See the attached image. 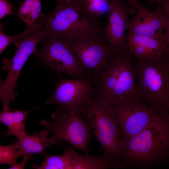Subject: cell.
I'll return each mask as SVG.
<instances>
[{
    "instance_id": "cell-23",
    "label": "cell",
    "mask_w": 169,
    "mask_h": 169,
    "mask_svg": "<svg viewBox=\"0 0 169 169\" xmlns=\"http://www.w3.org/2000/svg\"><path fill=\"white\" fill-rule=\"evenodd\" d=\"M13 9L12 3H9L7 0H0V20L6 15L15 14Z\"/></svg>"
},
{
    "instance_id": "cell-29",
    "label": "cell",
    "mask_w": 169,
    "mask_h": 169,
    "mask_svg": "<svg viewBox=\"0 0 169 169\" xmlns=\"http://www.w3.org/2000/svg\"><path fill=\"white\" fill-rule=\"evenodd\" d=\"M165 108L167 110L168 112V118L169 119V99L166 102L165 105Z\"/></svg>"
},
{
    "instance_id": "cell-17",
    "label": "cell",
    "mask_w": 169,
    "mask_h": 169,
    "mask_svg": "<svg viewBox=\"0 0 169 169\" xmlns=\"http://www.w3.org/2000/svg\"><path fill=\"white\" fill-rule=\"evenodd\" d=\"M18 138L17 143L21 157L27 154L44 153L46 147L40 134L35 132L30 135L27 134Z\"/></svg>"
},
{
    "instance_id": "cell-11",
    "label": "cell",
    "mask_w": 169,
    "mask_h": 169,
    "mask_svg": "<svg viewBox=\"0 0 169 169\" xmlns=\"http://www.w3.org/2000/svg\"><path fill=\"white\" fill-rule=\"evenodd\" d=\"M95 85L87 78L68 79L60 76L45 104L56 105L57 109L67 112L78 114L80 107L95 97Z\"/></svg>"
},
{
    "instance_id": "cell-16",
    "label": "cell",
    "mask_w": 169,
    "mask_h": 169,
    "mask_svg": "<svg viewBox=\"0 0 169 169\" xmlns=\"http://www.w3.org/2000/svg\"><path fill=\"white\" fill-rule=\"evenodd\" d=\"M80 14L94 25H101L99 17L110 10L114 0H75Z\"/></svg>"
},
{
    "instance_id": "cell-24",
    "label": "cell",
    "mask_w": 169,
    "mask_h": 169,
    "mask_svg": "<svg viewBox=\"0 0 169 169\" xmlns=\"http://www.w3.org/2000/svg\"><path fill=\"white\" fill-rule=\"evenodd\" d=\"M24 158L20 163H16L15 165L10 167L9 169H24L27 162L31 160L33 157L32 154H27L25 155Z\"/></svg>"
},
{
    "instance_id": "cell-3",
    "label": "cell",
    "mask_w": 169,
    "mask_h": 169,
    "mask_svg": "<svg viewBox=\"0 0 169 169\" xmlns=\"http://www.w3.org/2000/svg\"><path fill=\"white\" fill-rule=\"evenodd\" d=\"M78 113L85 118L91 132L105 152L115 159H124L126 139L123 138L116 121L112 105L101 101L95 96L83 104Z\"/></svg>"
},
{
    "instance_id": "cell-7",
    "label": "cell",
    "mask_w": 169,
    "mask_h": 169,
    "mask_svg": "<svg viewBox=\"0 0 169 169\" xmlns=\"http://www.w3.org/2000/svg\"><path fill=\"white\" fill-rule=\"evenodd\" d=\"M46 35L43 28L26 29L13 42L16 51L11 59L3 60L2 68L8 71L7 78L0 86V99L3 102V110H10V103L18 94L15 89L20 73L30 55L38 51L37 46Z\"/></svg>"
},
{
    "instance_id": "cell-10",
    "label": "cell",
    "mask_w": 169,
    "mask_h": 169,
    "mask_svg": "<svg viewBox=\"0 0 169 169\" xmlns=\"http://www.w3.org/2000/svg\"><path fill=\"white\" fill-rule=\"evenodd\" d=\"M112 106L115 118L124 139L141 131L157 112L139 95L130 97Z\"/></svg>"
},
{
    "instance_id": "cell-12",
    "label": "cell",
    "mask_w": 169,
    "mask_h": 169,
    "mask_svg": "<svg viewBox=\"0 0 169 169\" xmlns=\"http://www.w3.org/2000/svg\"><path fill=\"white\" fill-rule=\"evenodd\" d=\"M61 156H53L51 163L54 169H108L125 168V163L123 159L111 157L106 153L93 157L82 155L72 147L64 146Z\"/></svg>"
},
{
    "instance_id": "cell-15",
    "label": "cell",
    "mask_w": 169,
    "mask_h": 169,
    "mask_svg": "<svg viewBox=\"0 0 169 169\" xmlns=\"http://www.w3.org/2000/svg\"><path fill=\"white\" fill-rule=\"evenodd\" d=\"M125 36L133 54L138 59L164 55L168 47L162 37L154 38L128 33Z\"/></svg>"
},
{
    "instance_id": "cell-30",
    "label": "cell",
    "mask_w": 169,
    "mask_h": 169,
    "mask_svg": "<svg viewBox=\"0 0 169 169\" xmlns=\"http://www.w3.org/2000/svg\"><path fill=\"white\" fill-rule=\"evenodd\" d=\"M165 54L167 58L169 64V46H168L167 50Z\"/></svg>"
},
{
    "instance_id": "cell-13",
    "label": "cell",
    "mask_w": 169,
    "mask_h": 169,
    "mask_svg": "<svg viewBox=\"0 0 169 169\" xmlns=\"http://www.w3.org/2000/svg\"><path fill=\"white\" fill-rule=\"evenodd\" d=\"M135 16L129 20L128 33L160 38L169 26V17L161 8L153 11L138 3Z\"/></svg>"
},
{
    "instance_id": "cell-8",
    "label": "cell",
    "mask_w": 169,
    "mask_h": 169,
    "mask_svg": "<svg viewBox=\"0 0 169 169\" xmlns=\"http://www.w3.org/2000/svg\"><path fill=\"white\" fill-rule=\"evenodd\" d=\"M67 40L81 66L95 86L116 50L105 40L103 30Z\"/></svg>"
},
{
    "instance_id": "cell-19",
    "label": "cell",
    "mask_w": 169,
    "mask_h": 169,
    "mask_svg": "<svg viewBox=\"0 0 169 169\" xmlns=\"http://www.w3.org/2000/svg\"><path fill=\"white\" fill-rule=\"evenodd\" d=\"M21 156L17 141L9 145H0V164H6L12 166L17 163V160Z\"/></svg>"
},
{
    "instance_id": "cell-1",
    "label": "cell",
    "mask_w": 169,
    "mask_h": 169,
    "mask_svg": "<svg viewBox=\"0 0 169 169\" xmlns=\"http://www.w3.org/2000/svg\"><path fill=\"white\" fill-rule=\"evenodd\" d=\"M166 109L157 111L149 124L126 139L124 156L128 166L148 169L169 156V119Z\"/></svg>"
},
{
    "instance_id": "cell-9",
    "label": "cell",
    "mask_w": 169,
    "mask_h": 169,
    "mask_svg": "<svg viewBox=\"0 0 169 169\" xmlns=\"http://www.w3.org/2000/svg\"><path fill=\"white\" fill-rule=\"evenodd\" d=\"M41 48L35 55L39 63L51 70L74 78L89 79L70 47L67 39L45 38L40 43Z\"/></svg>"
},
{
    "instance_id": "cell-26",
    "label": "cell",
    "mask_w": 169,
    "mask_h": 169,
    "mask_svg": "<svg viewBox=\"0 0 169 169\" xmlns=\"http://www.w3.org/2000/svg\"><path fill=\"white\" fill-rule=\"evenodd\" d=\"M159 8L162 9L169 17V0H164Z\"/></svg>"
},
{
    "instance_id": "cell-20",
    "label": "cell",
    "mask_w": 169,
    "mask_h": 169,
    "mask_svg": "<svg viewBox=\"0 0 169 169\" xmlns=\"http://www.w3.org/2000/svg\"><path fill=\"white\" fill-rule=\"evenodd\" d=\"M41 9V0H36L32 6L27 21L25 23L27 29H30L34 26L36 21L43 13Z\"/></svg>"
},
{
    "instance_id": "cell-2",
    "label": "cell",
    "mask_w": 169,
    "mask_h": 169,
    "mask_svg": "<svg viewBox=\"0 0 169 169\" xmlns=\"http://www.w3.org/2000/svg\"><path fill=\"white\" fill-rule=\"evenodd\" d=\"M133 55L127 42L116 50L95 86V97L100 101L113 105L139 95Z\"/></svg>"
},
{
    "instance_id": "cell-6",
    "label": "cell",
    "mask_w": 169,
    "mask_h": 169,
    "mask_svg": "<svg viewBox=\"0 0 169 169\" xmlns=\"http://www.w3.org/2000/svg\"><path fill=\"white\" fill-rule=\"evenodd\" d=\"M36 23L42 25L47 38L68 39L103 29L101 25L92 24L80 14L75 0L67 2L57 0L54 10L47 14L42 13Z\"/></svg>"
},
{
    "instance_id": "cell-28",
    "label": "cell",
    "mask_w": 169,
    "mask_h": 169,
    "mask_svg": "<svg viewBox=\"0 0 169 169\" xmlns=\"http://www.w3.org/2000/svg\"><path fill=\"white\" fill-rule=\"evenodd\" d=\"M151 3H156L161 5L164 0H148Z\"/></svg>"
},
{
    "instance_id": "cell-21",
    "label": "cell",
    "mask_w": 169,
    "mask_h": 169,
    "mask_svg": "<svg viewBox=\"0 0 169 169\" xmlns=\"http://www.w3.org/2000/svg\"><path fill=\"white\" fill-rule=\"evenodd\" d=\"M4 25L1 21L0 22V54H1L8 45L13 43L15 40L19 37L20 34L14 36H10L6 35L4 30Z\"/></svg>"
},
{
    "instance_id": "cell-14",
    "label": "cell",
    "mask_w": 169,
    "mask_h": 169,
    "mask_svg": "<svg viewBox=\"0 0 169 169\" xmlns=\"http://www.w3.org/2000/svg\"><path fill=\"white\" fill-rule=\"evenodd\" d=\"M109 13L108 22L103 28L104 37L116 50L126 44L125 32L127 30L129 15L127 5L120 0H114Z\"/></svg>"
},
{
    "instance_id": "cell-27",
    "label": "cell",
    "mask_w": 169,
    "mask_h": 169,
    "mask_svg": "<svg viewBox=\"0 0 169 169\" xmlns=\"http://www.w3.org/2000/svg\"><path fill=\"white\" fill-rule=\"evenodd\" d=\"M165 31V32L163 34L162 38L169 46V26Z\"/></svg>"
},
{
    "instance_id": "cell-5",
    "label": "cell",
    "mask_w": 169,
    "mask_h": 169,
    "mask_svg": "<svg viewBox=\"0 0 169 169\" xmlns=\"http://www.w3.org/2000/svg\"><path fill=\"white\" fill-rule=\"evenodd\" d=\"M138 95L158 111L169 99V64L164 54L138 59L134 66Z\"/></svg>"
},
{
    "instance_id": "cell-22",
    "label": "cell",
    "mask_w": 169,
    "mask_h": 169,
    "mask_svg": "<svg viewBox=\"0 0 169 169\" xmlns=\"http://www.w3.org/2000/svg\"><path fill=\"white\" fill-rule=\"evenodd\" d=\"M36 0H25L18 10L16 14L21 20L26 23L32 6Z\"/></svg>"
},
{
    "instance_id": "cell-4",
    "label": "cell",
    "mask_w": 169,
    "mask_h": 169,
    "mask_svg": "<svg viewBox=\"0 0 169 169\" xmlns=\"http://www.w3.org/2000/svg\"><path fill=\"white\" fill-rule=\"evenodd\" d=\"M51 116V121L42 120L40 122L44 129L40 135L46 147L61 145L64 141L84 155H89L91 131L86 119L80 114L57 108Z\"/></svg>"
},
{
    "instance_id": "cell-25",
    "label": "cell",
    "mask_w": 169,
    "mask_h": 169,
    "mask_svg": "<svg viewBox=\"0 0 169 169\" xmlns=\"http://www.w3.org/2000/svg\"><path fill=\"white\" fill-rule=\"evenodd\" d=\"M129 15H134L135 14L138 4V0H126Z\"/></svg>"
},
{
    "instance_id": "cell-31",
    "label": "cell",
    "mask_w": 169,
    "mask_h": 169,
    "mask_svg": "<svg viewBox=\"0 0 169 169\" xmlns=\"http://www.w3.org/2000/svg\"><path fill=\"white\" fill-rule=\"evenodd\" d=\"M60 2H67L71 1L72 0H57Z\"/></svg>"
},
{
    "instance_id": "cell-18",
    "label": "cell",
    "mask_w": 169,
    "mask_h": 169,
    "mask_svg": "<svg viewBox=\"0 0 169 169\" xmlns=\"http://www.w3.org/2000/svg\"><path fill=\"white\" fill-rule=\"evenodd\" d=\"M29 112L30 111L13 110L11 116L5 124L8 129L4 136H13L19 138L26 135L25 122Z\"/></svg>"
}]
</instances>
